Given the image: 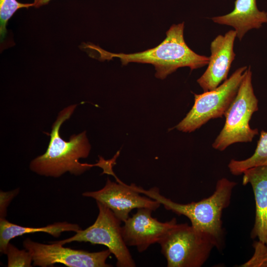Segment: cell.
Wrapping results in <instances>:
<instances>
[{
  "label": "cell",
  "mask_w": 267,
  "mask_h": 267,
  "mask_svg": "<svg viewBox=\"0 0 267 267\" xmlns=\"http://www.w3.org/2000/svg\"><path fill=\"white\" fill-rule=\"evenodd\" d=\"M76 106H68L59 113L52 127L46 151L31 162V171L42 176L58 178L67 172L80 175L94 166H98L105 171L113 164V159L105 160L102 157L95 164L79 162V159L88 156L90 149L86 131L71 135L68 141L60 136L62 124L70 118Z\"/></svg>",
  "instance_id": "1"
},
{
  "label": "cell",
  "mask_w": 267,
  "mask_h": 267,
  "mask_svg": "<svg viewBox=\"0 0 267 267\" xmlns=\"http://www.w3.org/2000/svg\"><path fill=\"white\" fill-rule=\"evenodd\" d=\"M236 184L235 181L223 178L217 182L215 191L209 197L197 202L180 204L161 195L156 187L146 190L132 183L139 193L158 201L166 210L187 217L194 228L212 237L219 250L222 249L224 243L222 211L229 206Z\"/></svg>",
  "instance_id": "2"
},
{
  "label": "cell",
  "mask_w": 267,
  "mask_h": 267,
  "mask_svg": "<svg viewBox=\"0 0 267 267\" xmlns=\"http://www.w3.org/2000/svg\"><path fill=\"white\" fill-rule=\"evenodd\" d=\"M184 23L183 22L173 25L160 44L140 52L112 53L95 45L89 46L97 51L102 60L118 57L123 65L130 62L151 64L156 71V77L164 79L178 68L188 67L193 70L208 64L209 57L195 53L185 43L183 38Z\"/></svg>",
  "instance_id": "3"
},
{
  "label": "cell",
  "mask_w": 267,
  "mask_h": 267,
  "mask_svg": "<svg viewBox=\"0 0 267 267\" xmlns=\"http://www.w3.org/2000/svg\"><path fill=\"white\" fill-rule=\"evenodd\" d=\"M252 76L249 66L245 71L236 95L224 114V125L212 144L216 150L222 151L235 143L251 142L259 134L258 129H252L249 124L252 115L259 109Z\"/></svg>",
  "instance_id": "4"
},
{
  "label": "cell",
  "mask_w": 267,
  "mask_h": 267,
  "mask_svg": "<svg viewBox=\"0 0 267 267\" xmlns=\"http://www.w3.org/2000/svg\"><path fill=\"white\" fill-rule=\"evenodd\" d=\"M158 243L168 267H201L216 247L211 236L187 223H177Z\"/></svg>",
  "instance_id": "5"
},
{
  "label": "cell",
  "mask_w": 267,
  "mask_h": 267,
  "mask_svg": "<svg viewBox=\"0 0 267 267\" xmlns=\"http://www.w3.org/2000/svg\"><path fill=\"white\" fill-rule=\"evenodd\" d=\"M247 69V66H243L236 69L228 79L214 89L201 94L194 93V105L176 126L177 129L191 133L209 120L224 116L237 94Z\"/></svg>",
  "instance_id": "6"
},
{
  "label": "cell",
  "mask_w": 267,
  "mask_h": 267,
  "mask_svg": "<svg viewBox=\"0 0 267 267\" xmlns=\"http://www.w3.org/2000/svg\"><path fill=\"white\" fill-rule=\"evenodd\" d=\"M98 215L94 222L85 229H80L73 236L53 241L61 245L72 242H89L106 246L115 257L118 267H134L135 264L124 241L121 221L106 206L96 202Z\"/></svg>",
  "instance_id": "7"
},
{
  "label": "cell",
  "mask_w": 267,
  "mask_h": 267,
  "mask_svg": "<svg viewBox=\"0 0 267 267\" xmlns=\"http://www.w3.org/2000/svg\"><path fill=\"white\" fill-rule=\"evenodd\" d=\"M45 244L29 238L23 242L25 249L31 255L33 265L41 267H51L56 263L69 267H110L106 263L111 254L108 250L89 252L63 247L62 245L50 242Z\"/></svg>",
  "instance_id": "8"
},
{
  "label": "cell",
  "mask_w": 267,
  "mask_h": 267,
  "mask_svg": "<svg viewBox=\"0 0 267 267\" xmlns=\"http://www.w3.org/2000/svg\"><path fill=\"white\" fill-rule=\"evenodd\" d=\"M117 182L107 179L105 186L100 190L88 191L84 196L93 198L110 209L121 222H125L134 209L149 208L156 210L160 203L147 196H142L133 187L121 181L115 175Z\"/></svg>",
  "instance_id": "9"
},
{
  "label": "cell",
  "mask_w": 267,
  "mask_h": 267,
  "mask_svg": "<svg viewBox=\"0 0 267 267\" xmlns=\"http://www.w3.org/2000/svg\"><path fill=\"white\" fill-rule=\"evenodd\" d=\"M125 222L122 233L128 246L135 247L142 252L152 244L159 243L167 233L177 223L176 218L161 222L151 216L152 210L143 208Z\"/></svg>",
  "instance_id": "10"
},
{
  "label": "cell",
  "mask_w": 267,
  "mask_h": 267,
  "mask_svg": "<svg viewBox=\"0 0 267 267\" xmlns=\"http://www.w3.org/2000/svg\"><path fill=\"white\" fill-rule=\"evenodd\" d=\"M236 37L235 31L230 30L223 36L218 35L212 42L208 67L197 81L204 92L215 89L227 79L235 56L233 46Z\"/></svg>",
  "instance_id": "11"
},
{
  "label": "cell",
  "mask_w": 267,
  "mask_h": 267,
  "mask_svg": "<svg viewBox=\"0 0 267 267\" xmlns=\"http://www.w3.org/2000/svg\"><path fill=\"white\" fill-rule=\"evenodd\" d=\"M242 174V184H251L255 200V220L250 237L267 247V166L248 169Z\"/></svg>",
  "instance_id": "12"
},
{
  "label": "cell",
  "mask_w": 267,
  "mask_h": 267,
  "mask_svg": "<svg viewBox=\"0 0 267 267\" xmlns=\"http://www.w3.org/2000/svg\"><path fill=\"white\" fill-rule=\"evenodd\" d=\"M211 19L215 23L233 27L241 41L249 30L259 29L267 23V12L258 8L256 0H236L231 12Z\"/></svg>",
  "instance_id": "13"
},
{
  "label": "cell",
  "mask_w": 267,
  "mask_h": 267,
  "mask_svg": "<svg viewBox=\"0 0 267 267\" xmlns=\"http://www.w3.org/2000/svg\"><path fill=\"white\" fill-rule=\"evenodd\" d=\"M80 227L77 224L66 222H55L46 226L31 227L20 226L11 223L5 218H0V251L5 254L11 239L25 234L43 232L54 237H58L64 231L77 232Z\"/></svg>",
  "instance_id": "14"
},
{
  "label": "cell",
  "mask_w": 267,
  "mask_h": 267,
  "mask_svg": "<svg viewBox=\"0 0 267 267\" xmlns=\"http://www.w3.org/2000/svg\"><path fill=\"white\" fill-rule=\"evenodd\" d=\"M259 166H267V132L262 130L253 154L242 160L231 159L228 167L233 175L238 176L245 170Z\"/></svg>",
  "instance_id": "15"
},
{
  "label": "cell",
  "mask_w": 267,
  "mask_h": 267,
  "mask_svg": "<svg viewBox=\"0 0 267 267\" xmlns=\"http://www.w3.org/2000/svg\"><path fill=\"white\" fill-rule=\"evenodd\" d=\"M34 6V3H23L16 0H0V35L2 41L6 34V25L14 13L21 8Z\"/></svg>",
  "instance_id": "16"
},
{
  "label": "cell",
  "mask_w": 267,
  "mask_h": 267,
  "mask_svg": "<svg viewBox=\"0 0 267 267\" xmlns=\"http://www.w3.org/2000/svg\"><path fill=\"white\" fill-rule=\"evenodd\" d=\"M5 254L8 259V267H32V257L26 249L19 250L9 243L6 248Z\"/></svg>",
  "instance_id": "17"
},
{
  "label": "cell",
  "mask_w": 267,
  "mask_h": 267,
  "mask_svg": "<svg viewBox=\"0 0 267 267\" xmlns=\"http://www.w3.org/2000/svg\"><path fill=\"white\" fill-rule=\"evenodd\" d=\"M254 253L253 256L240 267H267V247L259 241L253 244Z\"/></svg>",
  "instance_id": "18"
},
{
  "label": "cell",
  "mask_w": 267,
  "mask_h": 267,
  "mask_svg": "<svg viewBox=\"0 0 267 267\" xmlns=\"http://www.w3.org/2000/svg\"><path fill=\"white\" fill-rule=\"evenodd\" d=\"M19 189L8 192L0 191V217L5 218L6 209L12 199L18 193Z\"/></svg>",
  "instance_id": "19"
},
{
  "label": "cell",
  "mask_w": 267,
  "mask_h": 267,
  "mask_svg": "<svg viewBox=\"0 0 267 267\" xmlns=\"http://www.w3.org/2000/svg\"><path fill=\"white\" fill-rule=\"evenodd\" d=\"M50 0H34V6L39 7L41 6L47 4Z\"/></svg>",
  "instance_id": "20"
}]
</instances>
